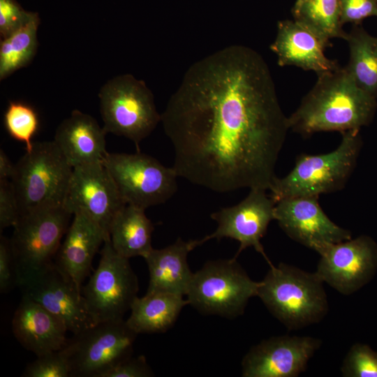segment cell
Segmentation results:
<instances>
[{"instance_id":"obj_11","label":"cell","mask_w":377,"mask_h":377,"mask_svg":"<svg viewBox=\"0 0 377 377\" xmlns=\"http://www.w3.org/2000/svg\"><path fill=\"white\" fill-rule=\"evenodd\" d=\"M137 335L124 319L99 323L73 334L61 350L68 362L71 377H103L131 356Z\"/></svg>"},{"instance_id":"obj_25","label":"cell","mask_w":377,"mask_h":377,"mask_svg":"<svg viewBox=\"0 0 377 377\" xmlns=\"http://www.w3.org/2000/svg\"><path fill=\"white\" fill-rule=\"evenodd\" d=\"M345 40L350 50L346 68L359 87L377 98V37L354 25Z\"/></svg>"},{"instance_id":"obj_17","label":"cell","mask_w":377,"mask_h":377,"mask_svg":"<svg viewBox=\"0 0 377 377\" xmlns=\"http://www.w3.org/2000/svg\"><path fill=\"white\" fill-rule=\"evenodd\" d=\"M21 288L23 295L61 320L73 334L96 325L82 293L54 263Z\"/></svg>"},{"instance_id":"obj_4","label":"cell","mask_w":377,"mask_h":377,"mask_svg":"<svg viewBox=\"0 0 377 377\" xmlns=\"http://www.w3.org/2000/svg\"><path fill=\"white\" fill-rule=\"evenodd\" d=\"M341 133L342 140L334 150L297 156L290 172L285 177H276L272 183V199L277 202L295 197H319L343 188L356 165L362 140L360 130Z\"/></svg>"},{"instance_id":"obj_35","label":"cell","mask_w":377,"mask_h":377,"mask_svg":"<svg viewBox=\"0 0 377 377\" xmlns=\"http://www.w3.org/2000/svg\"><path fill=\"white\" fill-rule=\"evenodd\" d=\"M153 376V371L143 355L126 358L103 377H149Z\"/></svg>"},{"instance_id":"obj_14","label":"cell","mask_w":377,"mask_h":377,"mask_svg":"<svg viewBox=\"0 0 377 377\" xmlns=\"http://www.w3.org/2000/svg\"><path fill=\"white\" fill-rule=\"evenodd\" d=\"M266 191L250 189L248 195L239 204L212 213L210 217L217 223V228L211 235L200 239V244L212 239L231 238L240 243L235 256L236 258L247 247H253L269 265H272L260 242L270 221L274 220L276 202L266 194Z\"/></svg>"},{"instance_id":"obj_16","label":"cell","mask_w":377,"mask_h":377,"mask_svg":"<svg viewBox=\"0 0 377 377\" xmlns=\"http://www.w3.org/2000/svg\"><path fill=\"white\" fill-rule=\"evenodd\" d=\"M322 343L312 337H272L253 346L242 362L244 377H297Z\"/></svg>"},{"instance_id":"obj_3","label":"cell","mask_w":377,"mask_h":377,"mask_svg":"<svg viewBox=\"0 0 377 377\" xmlns=\"http://www.w3.org/2000/svg\"><path fill=\"white\" fill-rule=\"evenodd\" d=\"M269 266L257 293L269 311L289 330L323 320L329 305L318 274L283 263Z\"/></svg>"},{"instance_id":"obj_32","label":"cell","mask_w":377,"mask_h":377,"mask_svg":"<svg viewBox=\"0 0 377 377\" xmlns=\"http://www.w3.org/2000/svg\"><path fill=\"white\" fill-rule=\"evenodd\" d=\"M339 6L342 25H359L368 17H377V0H339Z\"/></svg>"},{"instance_id":"obj_8","label":"cell","mask_w":377,"mask_h":377,"mask_svg":"<svg viewBox=\"0 0 377 377\" xmlns=\"http://www.w3.org/2000/svg\"><path fill=\"white\" fill-rule=\"evenodd\" d=\"M258 286L235 257L212 260L193 273L187 300L202 313L233 318L243 314L249 299L257 296Z\"/></svg>"},{"instance_id":"obj_21","label":"cell","mask_w":377,"mask_h":377,"mask_svg":"<svg viewBox=\"0 0 377 377\" xmlns=\"http://www.w3.org/2000/svg\"><path fill=\"white\" fill-rule=\"evenodd\" d=\"M106 131L89 114L74 110L57 127L54 142L73 167L103 163Z\"/></svg>"},{"instance_id":"obj_12","label":"cell","mask_w":377,"mask_h":377,"mask_svg":"<svg viewBox=\"0 0 377 377\" xmlns=\"http://www.w3.org/2000/svg\"><path fill=\"white\" fill-rule=\"evenodd\" d=\"M318 254L320 258L315 272L343 295L358 291L377 271V243L366 235L330 244Z\"/></svg>"},{"instance_id":"obj_22","label":"cell","mask_w":377,"mask_h":377,"mask_svg":"<svg viewBox=\"0 0 377 377\" xmlns=\"http://www.w3.org/2000/svg\"><path fill=\"white\" fill-rule=\"evenodd\" d=\"M200 245L199 239L184 241L178 238L165 248L152 249L144 257L149 275L147 293L186 295L193 275L188 267V254Z\"/></svg>"},{"instance_id":"obj_33","label":"cell","mask_w":377,"mask_h":377,"mask_svg":"<svg viewBox=\"0 0 377 377\" xmlns=\"http://www.w3.org/2000/svg\"><path fill=\"white\" fill-rule=\"evenodd\" d=\"M20 216L13 187L10 180H0V230L14 226Z\"/></svg>"},{"instance_id":"obj_7","label":"cell","mask_w":377,"mask_h":377,"mask_svg":"<svg viewBox=\"0 0 377 377\" xmlns=\"http://www.w3.org/2000/svg\"><path fill=\"white\" fill-rule=\"evenodd\" d=\"M101 117L106 133L124 136L139 149L161 121L153 94L143 80L131 74L114 77L98 93Z\"/></svg>"},{"instance_id":"obj_15","label":"cell","mask_w":377,"mask_h":377,"mask_svg":"<svg viewBox=\"0 0 377 377\" xmlns=\"http://www.w3.org/2000/svg\"><path fill=\"white\" fill-rule=\"evenodd\" d=\"M318 196L282 199L276 202L274 220L293 240L318 253L327 245L352 238L350 231L333 222Z\"/></svg>"},{"instance_id":"obj_29","label":"cell","mask_w":377,"mask_h":377,"mask_svg":"<svg viewBox=\"0 0 377 377\" xmlns=\"http://www.w3.org/2000/svg\"><path fill=\"white\" fill-rule=\"evenodd\" d=\"M344 377H377V351L356 343L346 355L341 367Z\"/></svg>"},{"instance_id":"obj_2","label":"cell","mask_w":377,"mask_h":377,"mask_svg":"<svg viewBox=\"0 0 377 377\" xmlns=\"http://www.w3.org/2000/svg\"><path fill=\"white\" fill-rule=\"evenodd\" d=\"M376 108V98L358 87L346 66H340L318 75L313 87L288 117V126L304 137L360 130L372 121Z\"/></svg>"},{"instance_id":"obj_23","label":"cell","mask_w":377,"mask_h":377,"mask_svg":"<svg viewBox=\"0 0 377 377\" xmlns=\"http://www.w3.org/2000/svg\"><path fill=\"white\" fill-rule=\"evenodd\" d=\"M188 304V301L182 296L166 293H146L142 297H135L126 323L137 334L164 332L174 324L182 309Z\"/></svg>"},{"instance_id":"obj_18","label":"cell","mask_w":377,"mask_h":377,"mask_svg":"<svg viewBox=\"0 0 377 377\" xmlns=\"http://www.w3.org/2000/svg\"><path fill=\"white\" fill-rule=\"evenodd\" d=\"M329 45L330 41L301 22L287 20L278 22L277 34L270 49L277 56L279 66H294L320 75L340 67L325 55Z\"/></svg>"},{"instance_id":"obj_20","label":"cell","mask_w":377,"mask_h":377,"mask_svg":"<svg viewBox=\"0 0 377 377\" xmlns=\"http://www.w3.org/2000/svg\"><path fill=\"white\" fill-rule=\"evenodd\" d=\"M12 330L18 342L36 356L61 350L68 340L63 322L24 295L14 313Z\"/></svg>"},{"instance_id":"obj_36","label":"cell","mask_w":377,"mask_h":377,"mask_svg":"<svg viewBox=\"0 0 377 377\" xmlns=\"http://www.w3.org/2000/svg\"><path fill=\"white\" fill-rule=\"evenodd\" d=\"M15 172L13 165L3 149L0 150V180H11Z\"/></svg>"},{"instance_id":"obj_1","label":"cell","mask_w":377,"mask_h":377,"mask_svg":"<svg viewBox=\"0 0 377 377\" xmlns=\"http://www.w3.org/2000/svg\"><path fill=\"white\" fill-rule=\"evenodd\" d=\"M161 122L179 177L218 193L269 190L289 129L268 66L240 45L192 64Z\"/></svg>"},{"instance_id":"obj_13","label":"cell","mask_w":377,"mask_h":377,"mask_svg":"<svg viewBox=\"0 0 377 377\" xmlns=\"http://www.w3.org/2000/svg\"><path fill=\"white\" fill-rule=\"evenodd\" d=\"M126 204L103 163L73 168L64 207L87 214L110 236L112 221Z\"/></svg>"},{"instance_id":"obj_34","label":"cell","mask_w":377,"mask_h":377,"mask_svg":"<svg viewBox=\"0 0 377 377\" xmlns=\"http://www.w3.org/2000/svg\"><path fill=\"white\" fill-rule=\"evenodd\" d=\"M17 285L16 272L10 239L0 238V291L8 292Z\"/></svg>"},{"instance_id":"obj_24","label":"cell","mask_w":377,"mask_h":377,"mask_svg":"<svg viewBox=\"0 0 377 377\" xmlns=\"http://www.w3.org/2000/svg\"><path fill=\"white\" fill-rule=\"evenodd\" d=\"M145 211L126 204L112 221L110 241L116 252L123 257L144 258L153 249L151 235L154 228Z\"/></svg>"},{"instance_id":"obj_30","label":"cell","mask_w":377,"mask_h":377,"mask_svg":"<svg viewBox=\"0 0 377 377\" xmlns=\"http://www.w3.org/2000/svg\"><path fill=\"white\" fill-rule=\"evenodd\" d=\"M24 377H71L66 357L61 350L37 356L22 374Z\"/></svg>"},{"instance_id":"obj_28","label":"cell","mask_w":377,"mask_h":377,"mask_svg":"<svg viewBox=\"0 0 377 377\" xmlns=\"http://www.w3.org/2000/svg\"><path fill=\"white\" fill-rule=\"evenodd\" d=\"M3 124L11 138L25 145L26 151L32 149V140L38 131L40 121L31 105L22 101H10L4 113Z\"/></svg>"},{"instance_id":"obj_31","label":"cell","mask_w":377,"mask_h":377,"mask_svg":"<svg viewBox=\"0 0 377 377\" xmlns=\"http://www.w3.org/2000/svg\"><path fill=\"white\" fill-rule=\"evenodd\" d=\"M34 13L25 10L16 0H0L1 40L25 24Z\"/></svg>"},{"instance_id":"obj_19","label":"cell","mask_w":377,"mask_h":377,"mask_svg":"<svg viewBox=\"0 0 377 377\" xmlns=\"http://www.w3.org/2000/svg\"><path fill=\"white\" fill-rule=\"evenodd\" d=\"M108 237L85 213L78 211L73 214V221L53 263L81 293L82 283L90 273L94 257Z\"/></svg>"},{"instance_id":"obj_9","label":"cell","mask_w":377,"mask_h":377,"mask_svg":"<svg viewBox=\"0 0 377 377\" xmlns=\"http://www.w3.org/2000/svg\"><path fill=\"white\" fill-rule=\"evenodd\" d=\"M137 276L128 258L114 249L110 237L101 251L99 264L82 288V295L95 324L123 320L138 292Z\"/></svg>"},{"instance_id":"obj_5","label":"cell","mask_w":377,"mask_h":377,"mask_svg":"<svg viewBox=\"0 0 377 377\" xmlns=\"http://www.w3.org/2000/svg\"><path fill=\"white\" fill-rule=\"evenodd\" d=\"M73 170L54 141L34 142L15 164L10 180L20 216L64 205Z\"/></svg>"},{"instance_id":"obj_27","label":"cell","mask_w":377,"mask_h":377,"mask_svg":"<svg viewBox=\"0 0 377 377\" xmlns=\"http://www.w3.org/2000/svg\"><path fill=\"white\" fill-rule=\"evenodd\" d=\"M294 19L309 27L323 39H346L342 29L339 0H296Z\"/></svg>"},{"instance_id":"obj_10","label":"cell","mask_w":377,"mask_h":377,"mask_svg":"<svg viewBox=\"0 0 377 377\" xmlns=\"http://www.w3.org/2000/svg\"><path fill=\"white\" fill-rule=\"evenodd\" d=\"M103 164L127 205L146 209L165 202L177 190L179 176L175 169L139 151L108 152Z\"/></svg>"},{"instance_id":"obj_26","label":"cell","mask_w":377,"mask_h":377,"mask_svg":"<svg viewBox=\"0 0 377 377\" xmlns=\"http://www.w3.org/2000/svg\"><path fill=\"white\" fill-rule=\"evenodd\" d=\"M40 17L34 13L22 27L0 43V80L26 66L32 60L38 47L37 31Z\"/></svg>"},{"instance_id":"obj_6","label":"cell","mask_w":377,"mask_h":377,"mask_svg":"<svg viewBox=\"0 0 377 377\" xmlns=\"http://www.w3.org/2000/svg\"><path fill=\"white\" fill-rule=\"evenodd\" d=\"M72 215L61 205L20 216L10 239L17 286L22 287L53 263Z\"/></svg>"}]
</instances>
